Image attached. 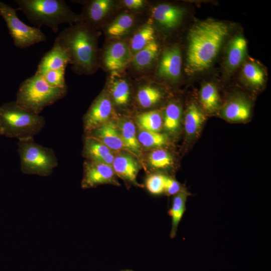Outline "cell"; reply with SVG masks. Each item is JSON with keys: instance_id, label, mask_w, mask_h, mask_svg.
Wrapping results in <instances>:
<instances>
[{"instance_id": "cell-1", "label": "cell", "mask_w": 271, "mask_h": 271, "mask_svg": "<svg viewBox=\"0 0 271 271\" xmlns=\"http://www.w3.org/2000/svg\"><path fill=\"white\" fill-rule=\"evenodd\" d=\"M96 29L83 21L71 24L61 31L54 40L67 52L73 70L79 74L90 75L99 66Z\"/></svg>"}, {"instance_id": "cell-2", "label": "cell", "mask_w": 271, "mask_h": 271, "mask_svg": "<svg viewBox=\"0 0 271 271\" xmlns=\"http://www.w3.org/2000/svg\"><path fill=\"white\" fill-rule=\"evenodd\" d=\"M228 32L224 23L207 20L194 25L188 35L186 71L196 73L207 69L217 55Z\"/></svg>"}, {"instance_id": "cell-3", "label": "cell", "mask_w": 271, "mask_h": 271, "mask_svg": "<svg viewBox=\"0 0 271 271\" xmlns=\"http://www.w3.org/2000/svg\"><path fill=\"white\" fill-rule=\"evenodd\" d=\"M18 8L31 23L40 28L45 26L57 33L59 26L82 21L63 0H16Z\"/></svg>"}, {"instance_id": "cell-4", "label": "cell", "mask_w": 271, "mask_h": 271, "mask_svg": "<svg viewBox=\"0 0 271 271\" xmlns=\"http://www.w3.org/2000/svg\"><path fill=\"white\" fill-rule=\"evenodd\" d=\"M46 124L45 118L31 113L15 101L0 105V132L2 136L23 140L34 138Z\"/></svg>"}, {"instance_id": "cell-5", "label": "cell", "mask_w": 271, "mask_h": 271, "mask_svg": "<svg viewBox=\"0 0 271 271\" xmlns=\"http://www.w3.org/2000/svg\"><path fill=\"white\" fill-rule=\"evenodd\" d=\"M67 91V87L51 86L42 75L35 72L20 84L15 101L26 110L39 115L45 108L63 98Z\"/></svg>"}, {"instance_id": "cell-6", "label": "cell", "mask_w": 271, "mask_h": 271, "mask_svg": "<svg viewBox=\"0 0 271 271\" xmlns=\"http://www.w3.org/2000/svg\"><path fill=\"white\" fill-rule=\"evenodd\" d=\"M17 145L23 174L47 177L57 167L58 159L54 150L38 144L34 138L19 140Z\"/></svg>"}, {"instance_id": "cell-7", "label": "cell", "mask_w": 271, "mask_h": 271, "mask_svg": "<svg viewBox=\"0 0 271 271\" xmlns=\"http://www.w3.org/2000/svg\"><path fill=\"white\" fill-rule=\"evenodd\" d=\"M17 9L0 2V16L4 20L16 47L24 49L45 42L46 36L36 27H31L22 21L17 15Z\"/></svg>"}, {"instance_id": "cell-8", "label": "cell", "mask_w": 271, "mask_h": 271, "mask_svg": "<svg viewBox=\"0 0 271 271\" xmlns=\"http://www.w3.org/2000/svg\"><path fill=\"white\" fill-rule=\"evenodd\" d=\"M104 184L119 186L117 176L112 166L89 160L83 164V174L81 186L90 189Z\"/></svg>"}, {"instance_id": "cell-9", "label": "cell", "mask_w": 271, "mask_h": 271, "mask_svg": "<svg viewBox=\"0 0 271 271\" xmlns=\"http://www.w3.org/2000/svg\"><path fill=\"white\" fill-rule=\"evenodd\" d=\"M113 111L112 103L105 92L93 101L83 117L85 133L90 132L109 121Z\"/></svg>"}, {"instance_id": "cell-10", "label": "cell", "mask_w": 271, "mask_h": 271, "mask_svg": "<svg viewBox=\"0 0 271 271\" xmlns=\"http://www.w3.org/2000/svg\"><path fill=\"white\" fill-rule=\"evenodd\" d=\"M128 45L123 41H116L106 47L102 54V63L108 70L116 72L125 68L132 60Z\"/></svg>"}, {"instance_id": "cell-11", "label": "cell", "mask_w": 271, "mask_h": 271, "mask_svg": "<svg viewBox=\"0 0 271 271\" xmlns=\"http://www.w3.org/2000/svg\"><path fill=\"white\" fill-rule=\"evenodd\" d=\"M181 64L180 48L175 46L167 48L163 52L158 69V75L167 80H176L180 76Z\"/></svg>"}, {"instance_id": "cell-12", "label": "cell", "mask_w": 271, "mask_h": 271, "mask_svg": "<svg viewBox=\"0 0 271 271\" xmlns=\"http://www.w3.org/2000/svg\"><path fill=\"white\" fill-rule=\"evenodd\" d=\"M113 6L114 2L111 0H93L87 2L82 14L80 15L81 20L96 29L106 18Z\"/></svg>"}, {"instance_id": "cell-13", "label": "cell", "mask_w": 271, "mask_h": 271, "mask_svg": "<svg viewBox=\"0 0 271 271\" xmlns=\"http://www.w3.org/2000/svg\"><path fill=\"white\" fill-rule=\"evenodd\" d=\"M70 59L65 50L58 43L54 42L52 48L41 58L36 73L43 75L45 72L66 68Z\"/></svg>"}, {"instance_id": "cell-14", "label": "cell", "mask_w": 271, "mask_h": 271, "mask_svg": "<svg viewBox=\"0 0 271 271\" xmlns=\"http://www.w3.org/2000/svg\"><path fill=\"white\" fill-rule=\"evenodd\" d=\"M104 144L112 151L125 149L117 125L109 120L92 131L85 133Z\"/></svg>"}, {"instance_id": "cell-15", "label": "cell", "mask_w": 271, "mask_h": 271, "mask_svg": "<svg viewBox=\"0 0 271 271\" xmlns=\"http://www.w3.org/2000/svg\"><path fill=\"white\" fill-rule=\"evenodd\" d=\"M82 155L86 160L112 165L114 155L111 150L102 142L85 135Z\"/></svg>"}, {"instance_id": "cell-16", "label": "cell", "mask_w": 271, "mask_h": 271, "mask_svg": "<svg viewBox=\"0 0 271 271\" xmlns=\"http://www.w3.org/2000/svg\"><path fill=\"white\" fill-rule=\"evenodd\" d=\"M152 15L153 19L162 27L171 29L180 24L184 10L169 4H159L153 9Z\"/></svg>"}, {"instance_id": "cell-17", "label": "cell", "mask_w": 271, "mask_h": 271, "mask_svg": "<svg viewBox=\"0 0 271 271\" xmlns=\"http://www.w3.org/2000/svg\"><path fill=\"white\" fill-rule=\"evenodd\" d=\"M111 166L117 177L132 184H138L137 177L140 165L134 157L127 154H120L114 157Z\"/></svg>"}, {"instance_id": "cell-18", "label": "cell", "mask_w": 271, "mask_h": 271, "mask_svg": "<svg viewBox=\"0 0 271 271\" xmlns=\"http://www.w3.org/2000/svg\"><path fill=\"white\" fill-rule=\"evenodd\" d=\"M188 196L189 194L186 191L182 190L174 195L171 207L169 211L172 222L170 232L171 238H174L176 235L178 227L186 211Z\"/></svg>"}, {"instance_id": "cell-19", "label": "cell", "mask_w": 271, "mask_h": 271, "mask_svg": "<svg viewBox=\"0 0 271 271\" xmlns=\"http://www.w3.org/2000/svg\"><path fill=\"white\" fill-rule=\"evenodd\" d=\"M250 112L249 104L241 98H236L230 101L222 110V116L232 121L245 120L249 117Z\"/></svg>"}, {"instance_id": "cell-20", "label": "cell", "mask_w": 271, "mask_h": 271, "mask_svg": "<svg viewBox=\"0 0 271 271\" xmlns=\"http://www.w3.org/2000/svg\"><path fill=\"white\" fill-rule=\"evenodd\" d=\"M117 126L124 149L140 156L141 146L138 140L133 123L130 120H124L121 121Z\"/></svg>"}, {"instance_id": "cell-21", "label": "cell", "mask_w": 271, "mask_h": 271, "mask_svg": "<svg viewBox=\"0 0 271 271\" xmlns=\"http://www.w3.org/2000/svg\"><path fill=\"white\" fill-rule=\"evenodd\" d=\"M246 48V41L241 36H236L231 40L226 57V64L229 69H234L241 64L245 57Z\"/></svg>"}, {"instance_id": "cell-22", "label": "cell", "mask_w": 271, "mask_h": 271, "mask_svg": "<svg viewBox=\"0 0 271 271\" xmlns=\"http://www.w3.org/2000/svg\"><path fill=\"white\" fill-rule=\"evenodd\" d=\"M134 19L132 15L126 13H122L108 25L106 28V33L111 38L123 37L133 27Z\"/></svg>"}, {"instance_id": "cell-23", "label": "cell", "mask_w": 271, "mask_h": 271, "mask_svg": "<svg viewBox=\"0 0 271 271\" xmlns=\"http://www.w3.org/2000/svg\"><path fill=\"white\" fill-rule=\"evenodd\" d=\"M155 40V30L149 23L142 26L133 35L129 44L131 54H135Z\"/></svg>"}, {"instance_id": "cell-24", "label": "cell", "mask_w": 271, "mask_h": 271, "mask_svg": "<svg viewBox=\"0 0 271 271\" xmlns=\"http://www.w3.org/2000/svg\"><path fill=\"white\" fill-rule=\"evenodd\" d=\"M159 51V46L155 40L132 55L131 62L137 69L149 67L156 59Z\"/></svg>"}, {"instance_id": "cell-25", "label": "cell", "mask_w": 271, "mask_h": 271, "mask_svg": "<svg viewBox=\"0 0 271 271\" xmlns=\"http://www.w3.org/2000/svg\"><path fill=\"white\" fill-rule=\"evenodd\" d=\"M110 92L114 103L120 106L126 105L130 99V88L123 78H114L110 82Z\"/></svg>"}, {"instance_id": "cell-26", "label": "cell", "mask_w": 271, "mask_h": 271, "mask_svg": "<svg viewBox=\"0 0 271 271\" xmlns=\"http://www.w3.org/2000/svg\"><path fill=\"white\" fill-rule=\"evenodd\" d=\"M205 117L199 108L195 104H191L188 107L185 117L184 126L189 136L196 134L201 128Z\"/></svg>"}, {"instance_id": "cell-27", "label": "cell", "mask_w": 271, "mask_h": 271, "mask_svg": "<svg viewBox=\"0 0 271 271\" xmlns=\"http://www.w3.org/2000/svg\"><path fill=\"white\" fill-rule=\"evenodd\" d=\"M137 122L140 128L159 132L163 125V118L156 110L142 112L137 116Z\"/></svg>"}, {"instance_id": "cell-28", "label": "cell", "mask_w": 271, "mask_h": 271, "mask_svg": "<svg viewBox=\"0 0 271 271\" xmlns=\"http://www.w3.org/2000/svg\"><path fill=\"white\" fill-rule=\"evenodd\" d=\"M200 98L203 108L209 112L215 111L219 105V95L215 86L210 83L201 88Z\"/></svg>"}, {"instance_id": "cell-29", "label": "cell", "mask_w": 271, "mask_h": 271, "mask_svg": "<svg viewBox=\"0 0 271 271\" xmlns=\"http://www.w3.org/2000/svg\"><path fill=\"white\" fill-rule=\"evenodd\" d=\"M182 115L180 106L177 103L172 102L166 106L163 124L166 130L169 132H175L179 128Z\"/></svg>"}, {"instance_id": "cell-30", "label": "cell", "mask_w": 271, "mask_h": 271, "mask_svg": "<svg viewBox=\"0 0 271 271\" xmlns=\"http://www.w3.org/2000/svg\"><path fill=\"white\" fill-rule=\"evenodd\" d=\"M162 96L160 90L151 85L143 86L137 93L138 102L144 108L153 106L160 100Z\"/></svg>"}, {"instance_id": "cell-31", "label": "cell", "mask_w": 271, "mask_h": 271, "mask_svg": "<svg viewBox=\"0 0 271 271\" xmlns=\"http://www.w3.org/2000/svg\"><path fill=\"white\" fill-rule=\"evenodd\" d=\"M141 145L147 148H155L165 145L167 141L166 137L157 132L150 131L140 128L137 136Z\"/></svg>"}, {"instance_id": "cell-32", "label": "cell", "mask_w": 271, "mask_h": 271, "mask_svg": "<svg viewBox=\"0 0 271 271\" xmlns=\"http://www.w3.org/2000/svg\"><path fill=\"white\" fill-rule=\"evenodd\" d=\"M150 165L156 169H164L170 167L173 163L171 155L166 150L158 149L151 152L148 156Z\"/></svg>"}, {"instance_id": "cell-33", "label": "cell", "mask_w": 271, "mask_h": 271, "mask_svg": "<svg viewBox=\"0 0 271 271\" xmlns=\"http://www.w3.org/2000/svg\"><path fill=\"white\" fill-rule=\"evenodd\" d=\"M243 74L246 80L254 86L262 85L264 81V74L260 67L253 62L244 64Z\"/></svg>"}, {"instance_id": "cell-34", "label": "cell", "mask_w": 271, "mask_h": 271, "mask_svg": "<svg viewBox=\"0 0 271 271\" xmlns=\"http://www.w3.org/2000/svg\"><path fill=\"white\" fill-rule=\"evenodd\" d=\"M66 68L48 71L42 76L46 82L54 87L64 88L67 87L65 79Z\"/></svg>"}, {"instance_id": "cell-35", "label": "cell", "mask_w": 271, "mask_h": 271, "mask_svg": "<svg viewBox=\"0 0 271 271\" xmlns=\"http://www.w3.org/2000/svg\"><path fill=\"white\" fill-rule=\"evenodd\" d=\"M165 175L153 174L146 181L148 190L154 195L161 194L165 192Z\"/></svg>"}, {"instance_id": "cell-36", "label": "cell", "mask_w": 271, "mask_h": 271, "mask_svg": "<svg viewBox=\"0 0 271 271\" xmlns=\"http://www.w3.org/2000/svg\"><path fill=\"white\" fill-rule=\"evenodd\" d=\"M182 190L179 183L174 179L165 176V193L169 195H175Z\"/></svg>"}, {"instance_id": "cell-37", "label": "cell", "mask_w": 271, "mask_h": 271, "mask_svg": "<svg viewBox=\"0 0 271 271\" xmlns=\"http://www.w3.org/2000/svg\"><path fill=\"white\" fill-rule=\"evenodd\" d=\"M123 5L128 9L137 10L142 8L145 4L143 0H124L122 1Z\"/></svg>"}, {"instance_id": "cell-38", "label": "cell", "mask_w": 271, "mask_h": 271, "mask_svg": "<svg viewBox=\"0 0 271 271\" xmlns=\"http://www.w3.org/2000/svg\"><path fill=\"white\" fill-rule=\"evenodd\" d=\"M1 136H2V135H1V132H0V137H1Z\"/></svg>"}]
</instances>
